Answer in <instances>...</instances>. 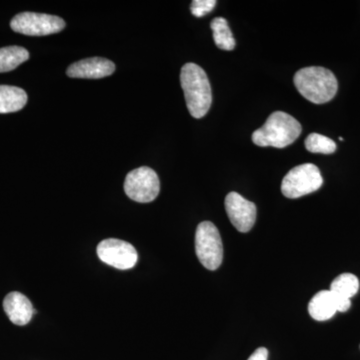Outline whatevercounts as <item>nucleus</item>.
I'll return each mask as SVG.
<instances>
[{
  "label": "nucleus",
  "instance_id": "nucleus-4",
  "mask_svg": "<svg viewBox=\"0 0 360 360\" xmlns=\"http://www.w3.org/2000/svg\"><path fill=\"white\" fill-rule=\"evenodd\" d=\"M195 251L200 264L208 270H217L224 259V245L217 227L212 222L198 224L195 233Z\"/></svg>",
  "mask_w": 360,
  "mask_h": 360
},
{
  "label": "nucleus",
  "instance_id": "nucleus-18",
  "mask_svg": "<svg viewBox=\"0 0 360 360\" xmlns=\"http://www.w3.org/2000/svg\"><path fill=\"white\" fill-rule=\"evenodd\" d=\"M217 1L215 0H193L191 4V13L196 18H202L213 11Z\"/></svg>",
  "mask_w": 360,
  "mask_h": 360
},
{
  "label": "nucleus",
  "instance_id": "nucleus-2",
  "mask_svg": "<svg viewBox=\"0 0 360 360\" xmlns=\"http://www.w3.org/2000/svg\"><path fill=\"white\" fill-rule=\"evenodd\" d=\"M302 130V125L293 116L276 111L259 129L253 132L252 141L260 148H284L298 139Z\"/></svg>",
  "mask_w": 360,
  "mask_h": 360
},
{
  "label": "nucleus",
  "instance_id": "nucleus-12",
  "mask_svg": "<svg viewBox=\"0 0 360 360\" xmlns=\"http://www.w3.org/2000/svg\"><path fill=\"white\" fill-rule=\"evenodd\" d=\"M310 316L317 321H326L333 319L336 312L335 296L330 290H321L311 298L309 304Z\"/></svg>",
  "mask_w": 360,
  "mask_h": 360
},
{
  "label": "nucleus",
  "instance_id": "nucleus-7",
  "mask_svg": "<svg viewBox=\"0 0 360 360\" xmlns=\"http://www.w3.org/2000/svg\"><path fill=\"white\" fill-rule=\"evenodd\" d=\"M124 191L130 200L136 202H151L160 194V181L158 175L150 167L136 168L127 174Z\"/></svg>",
  "mask_w": 360,
  "mask_h": 360
},
{
  "label": "nucleus",
  "instance_id": "nucleus-13",
  "mask_svg": "<svg viewBox=\"0 0 360 360\" xmlns=\"http://www.w3.org/2000/svg\"><path fill=\"white\" fill-rule=\"evenodd\" d=\"M27 103V94L20 87L0 85V113L20 111Z\"/></svg>",
  "mask_w": 360,
  "mask_h": 360
},
{
  "label": "nucleus",
  "instance_id": "nucleus-3",
  "mask_svg": "<svg viewBox=\"0 0 360 360\" xmlns=\"http://www.w3.org/2000/svg\"><path fill=\"white\" fill-rule=\"evenodd\" d=\"M295 85L310 103H328L336 96L338 79L330 70L321 66L302 68L295 75Z\"/></svg>",
  "mask_w": 360,
  "mask_h": 360
},
{
  "label": "nucleus",
  "instance_id": "nucleus-9",
  "mask_svg": "<svg viewBox=\"0 0 360 360\" xmlns=\"http://www.w3.org/2000/svg\"><path fill=\"white\" fill-rule=\"evenodd\" d=\"M224 205L232 225L239 232L250 231L257 220V205L238 193L227 194Z\"/></svg>",
  "mask_w": 360,
  "mask_h": 360
},
{
  "label": "nucleus",
  "instance_id": "nucleus-17",
  "mask_svg": "<svg viewBox=\"0 0 360 360\" xmlns=\"http://www.w3.org/2000/svg\"><path fill=\"white\" fill-rule=\"evenodd\" d=\"M305 148L309 153L331 155L335 153L336 144L333 139L319 134H311L305 139Z\"/></svg>",
  "mask_w": 360,
  "mask_h": 360
},
{
  "label": "nucleus",
  "instance_id": "nucleus-15",
  "mask_svg": "<svg viewBox=\"0 0 360 360\" xmlns=\"http://www.w3.org/2000/svg\"><path fill=\"white\" fill-rule=\"evenodd\" d=\"M210 27H212L213 39L217 46L222 51H233L236 47V40L233 39L226 20L222 18H214L210 23Z\"/></svg>",
  "mask_w": 360,
  "mask_h": 360
},
{
  "label": "nucleus",
  "instance_id": "nucleus-6",
  "mask_svg": "<svg viewBox=\"0 0 360 360\" xmlns=\"http://www.w3.org/2000/svg\"><path fill=\"white\" fill-rule=\"evenodd\" d=\"M13 32L30 37H45L65 30V22L58 16L45 13H21L11 22Z\"/></svg>",
  "mask_w": 360,
  "mask_h": 360
},
{
  "label": "nucleus",
  "instance_id": "nucleus-5",
  "mask_svg": "<svg viewBox=\"0 0 360 360\" xmlns=\"http://www.w3.org/2000/svg\"><path fill=\"white\" fill-rule=\"evenodd\" d=\"M323 184L321 170L312 163L298 165L285 175L281 191L288 198H300L319 191Z\"/></svg>",
  "mask_w": 360,
  "mask_h": 360
},
{
  "label": "nucleus",
  "instance_id": "nucleus-14",
  "mask_svg": "<svg viewBox=\"0 0 360 360\" xmlns=\"http://www.w3.org/2000/svg\"><path fill=\"white\" fill-rule=\"evenodd\" d=\"M30 58V52L21 46H7L0 49V73L15 70Z\"/></svg>",
  "mask_w": 360,
  "mask_h": 360
},
{
  "label": "nucleus",
  "instance_id": "nucleus-11",
  "mask_svg": "<svg viewBox=\"0 0 360 360\" xmlns=\"http://www.w3.org/2000/svg\"><path fill=\"white\" fill-rule=\"evenodd\" d=\"M4 309L11 321L16 326H25L32 321L33 314H35L30 300L18 291H13L6 296Z\"/></svg>",
  "mask_w": 360,
  "mask_h": 360
},
{
  "label": "nucleus",
  "instance_id": "nucleus-1",
  "mask_svg": "<svg viewBox=\"0 0 360 360\" xmlns=\"http://www.w3.org/2000/svg\"><path fill=\"white\" fill-rule=\"evenodd\" d=\"M180 82L189 113L194 118L205 116L212 103V87L205 71L195 63H186L181 68Z\"/></svg>",
  "mask_w": 360,
  "mask_h": 360
},
{
  "label": "nucleus",
  "instance_id": "nucleus-16",
  "mask_svg": "<svg viewBox=\"0 0 360 360\" xmlns=\"http://www.w3.org/2000/svg\"><path fill=\"white\" fill-rule=\"evenodd\" d=\"M359 278L352 274H342L333 281L329 290L338 297L350 300L359 292Z\"/></svg>",
  "mask_w": 360,
  "mask_h": 360
},
{
  "label": "nucleus",
  "instance_id": "nucleus-8",
  "mask_svg": "<svg viewBox=\"0 0 360 360\" xmlns=\"http://www.w3.org/2000/svg\"><path fill=\"white\" fill-rule=\"evenodd\" d=\"M96 251L101 262L117 269H132L139 259L134 245L120 239H104L97 245Z\"/></svg>",
  "mask_w": 360,
  "mask_h": 360
},
{
  "label": "nucleus",
  "instance_id": "nucleus-10",
  "mask_svg": "<svg viewBox=\"0 0 360 360\" xmlns=\"http://www.w3.org/2000/svg\"><path fill=\"white\" fill-rule=\"evenodd\" d=\"M115 71V65L112 61L106 58H92L73 63L68 68L66 75L71 78L98 79L110 77Z\"/></svg>",
  "mask_w": 360,
  "mask_h": 360
},
{
  "label": "nucleus",
  "instance_id": "nucleus-19",
  "mask_svg": "<svg viewBox=\"0 0 360 360\" xmlns=\"http://www.w3.org/2000/svg\"><path fill=\"white\" fill-rule=\"evenodd\" d=\"M269 359V350L264 347H259L250 355L248 360H267Z\"/></svg>",
  "mask_w": 360,
  "mask_h": 360
}]
</instances>
